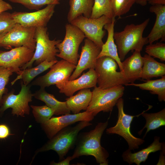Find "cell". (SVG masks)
<instances>
[{
  "mask_svg": "<svg viewBox=\"0 0 165 165\" xmlns=\"http://www.w3.org/2000/svg\"><path fill=\"white\" fill-rule=\"evenodd\" d=\"M108 124V121L100 122L95 128L90 131L81 133L78 136L76 147L72 160L82 156H92L100 165H108L109 153L101 145V140L104 131Z\"/></svg>",
  "mask_w": 165,
  "mask_h": 165,
  "instance_id": "cell-1",
  "label": "cell"
},
{
  "mask_svg": "<svg viewBox=\"0 0 165 165\" xmlns=\"http://www.w3.org/2000/svg\"><path fill=\"white\" fill-rule=\"evenodd\" d=\"M149 21L148 18L139 24H127L123 31L114 32V38L121 61L130 51H141L144 46L148 43L147 37H143V34Z\"/></svg>",
  "mask_w": 165,
  "mask_h": 165,
  "instance_id": "cell-2",
  "label": "cell"
},
{
  "mask_svg": "<svg viewBox=\"0 0 165 165\" xmlns=\"http://www.w3.org/2000/svg\"><path fill=\"white\" fill-rule=\"evenodd\" d=\"M92 125L90 121H82L74 127L68 126L59 131L43 146L38 149L36 154L49 150L55 151L60 160L75 145L79 132L84 128Z\"/></svg>",
  "mask_w": 165,
  "mask_h": 165,
  "instance_id": "cell-3",
  "label": "cell"
},
{
  "mask_svg": "<svg viewBox=\"0 0 165 165\" xmlns=\"http://www.w3.org/2000/svg\"><path fill=\"white\" fill-rule=\"evenodd\" d=\"M47 31L46 27L36 28L35 34L36 47L33 56L29 62L20 68L21 70L31 68L34 62L36 66L45 61L57 60L56 56L59 51L56 45L62 40H50Z\"/></svg>",
  "mask_w": 165,
  "mask_h": 165,
  "instance_id": "cell-4",
  "label": "cell"
},
{
  "mask_svg": "<svg viewBox=\"0 0 165 165\" xmlns=\"http://www.w3.org/2000/svg\"><path fill=\"white\" fill-rule=\"evenodd\" d=\"M92 91L91 100L86 110L95 116L99 112H111L125 90L122 85L102 89L96 86Z\"/></svg>",
  "mask_w": 165,
  "mask_h": 165,
  "instance_id": "cell-5",
  "label": "cell"
},
{
  "mask_svg": "<svg viewBox=\"0 0 165 165\" xmlns=\"http://www.w3.org/2000/svg\"><path fill=\"white\" fill-rule=\"evenodd\" d=\"M118 65L112 58L103 56L97 58L94 69L97 75L98 87L107 89L129 83L123 73L117 71Z\"/></svg>",
  "mask_w": 165,
  "mask_h": 165,
  "instance_id": "cell-6",
  "label": "cell"
},
{
  "mask_svg": "<svg viewBox=\"0 0 165 165\" xmlns=\"http://www.w3.org/2000/svg\"><path fill=\"white\" fill-rule=\"evenodd\" d=\"M21 89L19 93L14 94V90H12L4 94L2 97L0 107V116H2L4 112L9 108H11V113L17 116L24 117L28 115L30 108L29 103L32 101L33 94L30 90L31 85L24 84L20 83Z\"/></svg>",
  "mask_w": 165,
  "mask_h": 165,
  "instance_id": "cell-7",
  "label": "cell"
},
{
  "mask_svg": "<svg viewBox=\"0 0 165 165\" xmlns=\"http://www.w3.org/2000/svg\"><path fill=\"white\" fill-rule=\"evenodd\" d=\"M65 27L64 40L56 45L59 51L56 56L76 65L80 57L79 46L85 36L79 28L70 23L67 24Z\"/></svg>",
  "mask_w": 165,
  "mask_h": 165,
  "instance_id": "cell-8",
  "label": "cell"
},
{
  "mask_svg": "<svg viewBox=\"0 0 165 165\" xmlns=\"http://www.w3.org/2000/svg\"><path fill=\"white\" fill-rule=\"evenodd\" d=\"M116 105L118 111V120L116 125L106 129L108 134H116L123 137L127 142L129 149L134 150L138 148L139 146L144 143V140L136 138L131 133L130 124L133 118L141 115L142 113L138 115L133 116L126 114L123 110V99L120 98L117 101Z\"/></svg>",
  "mask_w": 165,
  "mask_h": 165,
  "instance_id": "cell-9",
  "label": "cell"
},
{
  "mask_svg": "<svg viewBox=\"0 0 165 165\" xmlns=\"http://www.w3.org/2000/svg\"><path fill=\"white\" fill-rule=\"evenodd\" d=\"M112 19L104 15L94 19L88 18L81 15L70 23L79 28L85 37L101 49L104 44L102 39L106 34V31L103 28L106 24L112 21Z\"/></svg>",
  "mask_w": 165,
  "mask_h": 165,
  "instance_id": "cell-10",
  "label": "cell"
},
{
  "mask_svg": "<svg viewBox=\"0 0 165 165\" xmlns=\"http://www.w3.org/2000/svg\"><path fill=\"white\" fill-rule=\"evenodd\" d=\"M36 28L26 27L16 23L2 38L0 46L6 48L22 46L35 50Z\"/></svg>",
  "mask_w": 165,
  "mask_h": 165,
  "instance_id": "cell-11",
  "label": "cell"
},
{
  "mask_svg": "<svg viewBox=\"0 0 165 165\" xmlns=\"http://www.w3.org/2000/svg\"><path fill=\"white\" fill-rule=\"evenodd\" d=\"M76 66L63 59L58 61L50 68L46 74L35 79L30 84L45 88L69 80Z\"/></svg>",
  "mask_w": 165,
  "mask_h": 165,
  "instance_id": "cell-12",
  "label": "cell"
},
{
  "mask_svg": "<svg viewBox=\"0 0 165 165\" xmlns=\"http://www.w3.org/2000/svg\"><path fill=\"white\" fill-rule=\"evenodd\" d=\"M94 117L91 112L86 111L77 114H69L51 117L48 121L41 124L47 137L50 139L65 127L80 121L90 122L93 120Z\"/></svg>",
  "mask_w": 165,
  "mask_h": 165,
  "instance_id": "cell-13",
  "label": "cell"
},
{
  "mask_svg": "<svg viewBox=\"0 0 165 165\" xmlns=\"http://www.w3.org/2000/svg\"><path fill=\"white\" fill-rule=\"evenodd\" d=\"M35 50L22 46L9 51H0V66L11 68L18 75L20 68L33 57Z\"/></svg>",
  "mask_w": 165,
  "mask_h": 165,
  "instance_id": "cell-14",
  "label": "cell"
},
{
  "mask_svg": "<svg viewBox=\"0 0 165 165\" xmlns=\"http://www.w3.org/2000/svg\"><path fill=\"white\" fill-rule=\"evenodd\" d=\"M56 5L49 4L43 9L28 13L14 12L11 13L16 23L26 27H45L54 12Z\"/></svg>",
  "mask_w": 165,
  "mask_h": 165,
  "instance_id": "cell-15",
  "label": "cell"
},
{
  "mask_svg": "<svg viewBox=\"0 0 165 165\" xmlns=\"http://www.w3.org/2000/svg\"><path fill=\"white\" fill-rule=\"evenodd\" d=\"M101 48L90 39L86 38L82 46L79 59L69 80L77 78L85 70L94 68Z\"/></svg>",
  "mask_w": 165,
  "mask_h": 165,
  "instance_id": "cell-16",
  "label": "cell"
},
{
  "mask_svg": "<svg viewBox=\"0 0 165 165\" xmlns=\"http://www.w3.org/2000/svg\"><path fill=\"white\" fill-rule=\"evenodd\" d=\"M97 79V75L94 69L91 68L79 78L57 83L56 86L60 93L70 97L79 90L95 87Z\"/></svg>",
  "mask_w": 165,
  "mask_h": 165,
  "instance_id": "cell-17",
  "label": "cell"
},
{
  "mask_svg": "<svg viewBox=\"0 0 165 165\" xmlns=\"http://www.w3.org/2000/svg\"><path fill=\"white\" fill-rule=\"evenodd\" d=\"M143 64V57L141 51L138 50L134 51L130 56L122 62V73L129 83H134L141 78Z\"/></svg>",
  "mask_w": 165,
  "mask_h": 165,
  "instance_id": "cell-18",
  "label": "cell"
},
{
  "mask_svg": "<svg viewBox=\"0 0 165 165\" xmlns=\"http://www.w3.org/2000/svg\"><path fill=\"white\" fill-rule=\"evenodd\" d=\"M150 12L156 15L155 24L151 32L147 36L148 43L161 39L165 40V5L155 4L150 7Z\"/></svg>",
  "mask_w": 165,
  "mask_h": 165,
  "instance_id": "cell-19",
  "label": "cell"
},
{
  "mask_svg": "<svg viewBox=\"0 0 165 165\" xmlns=\"http://www.w3.org/2000/svg\"><path fill=\"white\" fill-rule=\"evenodd\" d=\"M160 137H155L153 142L147 147L134 153H131L130 149H127L122 154L123 160L129 165L135 163L140 165L141 162L146 161L150 153L162 150L165 147L164 144L160 142Z\"/></svg>",
  "mask_w": 165,
  "mask_h": 165,
  "instance_id": "cell-20",
  "label": "cell"
},
{
  "mask_svg": "<svg viewBox=\"0 0 165 165\" xmlns=\"http://www.w3.org/2000/svg\"><path fill=\"white\" fill-rule=\"evenodd\" d=\"M115 17L112 19V21L106 24L104 28L107 31L108 35L107 40L103 45L97 58L103 56H108L115 60L122 72L123 68L122 62L119 57L117 47L115 44L114 38V27L116 20Z\"/></svg>",
  "mask_w": 165,
  "mask_h": 165,
  "instance_id": "cell-21",
  "label": "cell"
},
{
  "mask_svg": "<svg viewBox=\"0 0 165 165\" xmlns=\"http://www.w3.org/2000/svg\"><path fill=\"white\" fill-rule=\"evenodd\" d=\"M92 97V92L89 88L81 90L76 95L66 99L67 106L73 114L78 113L82 110H86Z\"/></svg>",
  "mask_w": 165,
  "mask_h": 165,
  "instance_id": "cell-22",
  "label": "cell"
},
{
  "mask_svg": "<svg viewBox=\"0 0 165 165\" xmlns=\"http://www.w3.org/2000/svg\"><path fill=\"white\" fill-rule=\"evenodd\" d=\"M33 97L43 101L46 105L52 108L54 111V115H64L71 113L67 106L65 101H59L53 94L47 92L45 88H40L33 94Z\"/></svg>",
  "mask_w": 165,
  "mask_h": 165,
  "instance_id": "cell-23",
  "label": "cell"
},
{
  "mask_svg": "<svg viewBox=\"0 0 165 165\" xmlns=\"http://www.w3.org/2000/svg\"><path fill=\"white\" fill-rule=\"evenodd\" d=\"M143 57V64L141 78L149 80L154 77L165 75V64L157 61L147 54Z\"/></svg>",
  "mask_w": 165,
  "mask_h": 165,
  "instance_id": "cell-24",
  "label": "cell"
},
{
  "mask_svg": "<svg viewBox=\"0 0 165 165\" xmlns=\"http://www.w3.org/2000/svg\"><path fill=\"white\" fill-rule=\"evenodd\" d=\"M57 60L52 61H45L33 68H27L21 70L16 77L12 82V85L18 80L24 84L28 85L37 75L48 70L57 62Z\"/></svg>",
  "mask_w": 165,
  "mask_h": 165,
  "instance_id": "cell-25",
  "label": "cell"
},
{
  "mask_svg": "<svg viewBox=\"0 0 165 165\" xmlns=\"http://www.w3.org/2000/svg\"><path fill=\"white\" fill-rule=\"evenodd\" d=\"M94 0H69L70 8L67 15L69 23L78 17L82 15L90 18Z\"/></svg>",
  "mask_w": 165,
  "mask_h": 165,
  "instance_id": "cell-26",
  "label": "cell"
},
{
  "mask_svg": "<svg viewBox=\"0 0 165 165\" xmlns=\"http://www.w3.org/2000/svg\"><path fill=\"white\" fill-rule=\"evenodd\" d=\"M126 86H133L138 87L142 90L149 91L153 94L158 95L159 101H165V75L161 78L154 80H147L142 83H128Z\"/></svg>",
  "mask_w": 165,
  "mask_h": 165,
  "instance_id": "cell-27",
  "label": "cell"
},
{
  "mask_svg": "<svg viewBox=\"0 0 165 165\" xmlns=\"http://www.w3.org/2000/svg\"><path fill=\"white\" fill-rule=\"evenodd\" d=\"M142 112L141 115L145 119L146 124L143 128L138 132L140 135L141 134L144 129H147L146 131L144 136V138L147 134L151 130H155L159 127L165 125V108L159 112L154 113H148Z\"/></svg>",
  "mask_w": 165,
  "mask_h": 165,
  "instance_id": "cell-28",
  "label": "cell"
},
{
  "mask_svg": "<svg viewBox=\"0 0 165 165\" xmlns=\"http://www.w3.org/2000/svg\"><path fill=\"white\" fill-rule=\"evenodd\" d=\"M103 15L111 19L115 17L110 0H94L90 18H97Z\"/></svg>",
  "mask_w": 165,
  "mask_h": 165,
  "instance_id": "cell-29",
  "label": "cell"
},
{
  "mask_svg": "<svg viewBox=\"0 0 165 165\" xmlns=\"http://www.w3.org/2000/svg\"><path fill=\"white\" fill-rule=\"evenodd\" d=\"M30 106L35 120L38 123H43L54 115V111L46 105L40 106L31 105Z\"/></svg>",
  "mask_w": 165,
  "mask_h": 165,
  "instance_id": "cell-30",
  "label": "cell"
},
{
  "mask_svg": "<svg viewBox=\"0 0 165 165\" xmlns=\"http://www.w3.org/2000/svg\"><path fill=\"white\" fill-rule=\"evenodd\" d=\"M115 17H120L130 10L136 0H110Z\"/></svg>",
  "mask_w": 165,
  "mask_h": 165,
  "instance_id": "cell-31",
  "label": "cell"
},
{
  "mask_svg": "<svg viewBox=\"0 0 165 165\" xmlns=\"http://www.w3.org/2000/svg\"><path fill=\"white\" fill-rule=\"evenodd\" d=\"M14 3L21 4L30 10H38L43 6L49 4H60L57 0H8Z\"/></svg>",
  "mask_w": 165,
  "mask_h": 165,
  "instance_id": "cell-32",
  "label": "cell"
},
{
  "mask_svg": "<svg viewBox=\"0 0 165 165\" xmlns=\"http://www.w3.org/2000/svg\"><path fill=\"white\" fill-rule=\"evenodd\" d=\"M147 54L154 58L159 59L161 61H165V44L161 42L155 44L150 43L145 48Z\"/></svg>",
  "mask_w": 165,
  "mask_h": 165,
  "instance_id": "cell-33",
  "label": "cell"
},
{
  "mask_svg": "<svg viewBox=\"0 0 165 165\" xmlns=\"http://www.w3.org/2000/svg\"><path fill=\"white\" fill-rule=\"evenodd\" d=\"M14 72L11 68L0 66V107L3 96L8 92L6 86L9 82L10 76Z\"/></svg>",
  "mask_w": 165,
  "mask_h": 165,
  "instance_id": "cell-34",
  "label": "cell"
},
{
  "mask_svg": "<svg viewBox=\"0 0 165 165\" xmlns=\"http://www.w3.org/2000/svg\"><path fill=\"white\" fill-rule=\"evenodd\" d=\"M16 23L11 13L6 11L0 13V34L6 33Z\"/></svg>",
  "mask_w": 165,
  "mask_h": 165,
  "instance_id": "cell-35",
  "label": "cell"
},
{
  "mask_svg": "<svg viewBox=\"0 0 165 165\" xmlns=\"http://www.w3.org/2000/svg\"><path fill=\"white\" fill-rule=\"evenodd\" d=\"M10 133L9 127L4 124H0V139H6L9 136L12 135Z\"/></svg>",
  "mask_w": 165,
  "mask_h": 165,
  "instance_id": "cell-36",
  "label": "cell"
},
{
  "mask_svg": "<svg viewBox=\"0 0 165 165\" xmlns=\"http://www.w3.org/2000/svg\"><path fill=\"white\" fill-rule=\"evenodd\" d=\"M12 9V6L3 0H0V13Z\"/></svg>",
  "mask_w": 165,
  "mask_h": 165,
  "instance_id": "cell-37",
  "label": "cell"
},
{
  "mask_svg": "<svg viewBox=\"0 0 165 165\" xmlns=\"http://www.w3.org/2000/svg\"><path fill=\"white\" fill-rule=\"evenodd\" d=\"M72 160L71 156H68L65 159L61 161L58 163H56L54 161L50 163V165H69L70 162Z\"/></svg>",
  "mask_w": 165,
  "mask_h": 165,
  "instance_id": "cell-38",
  "label": "cell"
},
{
  "mask_svg": "<svg viewBox=\"0 0 165 165\" xmlns=\"http://www.w3.org/2000/svg\"><path fill=\"white\" fill-rule=\"evenodd\" d=\"M148 3L152 5L155 4L165 5V0H150Z\"/></svg>",
  "mask_w": 165,
  "mask_h": 165,
  "instance_id": "cell-39",
  "label": "cell"
},
{
  "mask_svg": "<svg viewBox=\"0 0 165 165\" xmlns=\"http://www.w3.org/2000/svg\"><path fill=\"white\" fill-rule=\"evenodd\" d=\"M150 0H136V3L142 6H146Z\"/></svg>",
  "mask_w": 165,
  "mask_h": 165,
  "instance_id": "cell-40",
  "label": "cell"
},
{
  "mask_svg": "<svg viewBox=\"0 0 165 165\" xmlns=\"http://www.w3.org/2000/svg\"><path fill=\"white\" fill-rule=\"evenodd\" d=\"M6 33H4L1 34H0V41L1 40L2 37L6 34Z\"/></svg>",
  "mask_w": 165,
  "mask_h": 165,
  "instance_id": "cell-41",
  "label": "cell"
},
{
  "mask_svg": "<svg viewBox=\"0 0 165 165\" xmlns=\"http://www.w3.org/2000/svg\"><path fill=\"white\" fill-rule=\"evenodd\" d=\"M58 1H59L61 0H57Z\"/></svg>",
  "mask_w": 165,
  "mask_h": 165,
  "instance_id": "cell-42",
  "label": "cell"
}]
</instances>
